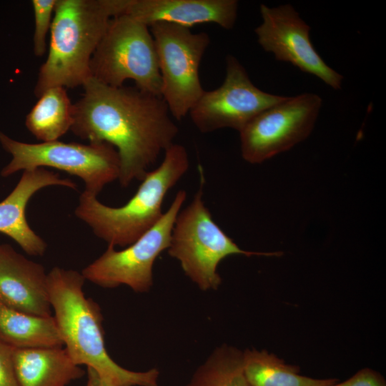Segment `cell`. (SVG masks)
I'll return each mask as SVG.
<instances>
[{"label": "cell", "instance_id": "1", "mask_svg": "<svg viewBox=\"0 0 386 386\" xmlns=\"http://www.w3.org/2000/svg\"><path fill=\"white\" fill-rule=\"evenodd\" d=\"M83 86V96L74 104L70 130L90 143L106 142L116 149L123 187L142 181L179 132L166 103L136 86H111L92 76Z\"/></svg>", "mask_w": 386, "mask_h": 386}, {"label": "cell", "instance_id": "2", "mask_svg": "<svg viewBox=\"0 0 386 386\" xmlns=\"http://www.w3.org/2000/svg\"><path fill=\"white\" fill-rule=\"evenodd\" d=\"M81 273L54 267L47 273V287L54 317L68 355L77 365L93 369L112 386H158L159 371L135 372L116 363L104 342L99 305L86 297Z\"/></svg>", "mask_w": 386, "mask_h": 386}, {"label": "cell", "instance_id": "3", "mask_svg": "<svg viewBox=\"0 0 386 386\" xmlns=\"http://www.w3.org/2000/svg\"><path fill=\"white\" fill-rule=\"evenodd\" d=\"M129 0H56L47 58L34 87L39 97L54 86H83L90 61L111 19L125 13Z\"/></svg>", "mask_w": 386, "mask_h": 386}, {"label": "cell", "instance_id": "4", "mask_svg": "<svg viewBox=\"0 0 386 386\" xmlns=\"http://www.w3.org/2000/svg\"><path fill=\"white\" fill-rule=\"evenodd\" d=\"M189 167V159L185 147L174 143L164 152L160 165L147 173L137 192L123 206L105 205L96 197L84 192L79 197L75 215L108 245L126 247L160 219L166 194L187 172Z\"/></svg>", "mask_w": 386, "mask_h": 386}, {"label": "cell", "instance_id": "5", "mask_svg": "<svg viewBox=\"0 0 386 386\" xmlns=\"http://www.w3.org/2000/svg\"><path fill=\"white\" fill-rule=\"evenodd\" d=\"M204 177L191 202L178 213L172 231L168 254L176 259L185 275L202 291L217 290L222 283L219 262L228 256H280L241 249L213 220L203 200Z\"/></svg>", "mask_w": 386, "mask_h": 386}, {"label": "cell", "instance_id": "6", "mask_svg": "<svg viewBox=\"0 0 386 386\" xmlns=\"http://www.w3.org/2000/svg\"><path fill=\"white\" fill-rule=\"evenodd\" d=\"M149 28L127 14L113 17L91 59V76L116 87L132 79L139 89L161 96L158 59Z\"/></svg>", "mask_w": 386, "mask_h": 386}, {"label": "cell", "instance_id": "7", "mask_svg": "<svg viewBox=\"0 0 386 386\" xmlns=\"http://www.w3.org/2000/svg\"><path fill=\"white\" fill-rule=\"evenodd\" d=\"M0 143L11 155L1 175L9 177L20 170L51 167L79 177L84 192L96 197L109 183L118 179L120 161L116 149L106 142L83 144L59 140L37 144L14 140L0 132Z\"/></svg>", "mask_w": 386, "mask_h": 386}, {"label": "cell", "instance_id": "8", "mask_svg": "<svg viewBox=\"0 0 386 386\" xmlns=\"http://www.w3.org/2000/svg\"><path fill=\"white\" fill-rule=\"evenodd\" d=\"M149 29L161 76V96L171 116L180 120L189 113L204 91L199 69L210 43L209 36L166 22L154 23Z\"/></svg>", "mask_w": 386, "mask_h": 386}, {"label": "cell", "instance_id": "9", "mask_svg": "<svg viewBox=\"0 0 386 386\" xmlns=\"http://www.w3.org/2000/svg\"><path fill=\"white\" fill-rule=\"evenodd\" d=\"M186 198L184 190L178 191L157 223L124 249L108 245L99 257L82 269L85 279L104 288L125 285L137 293L148 292L154 284L155 260L169 247L176 217Z\"/></svg>", "mask_w": 386, "mask_h": 386}, {"label": "cell", "instance_id": "10", "mask_svg": "<svg viewBox=\"0 0 386 386\" xmlns=\"http://www.w3.org/2000/svg\"><path fill=\"white\" fill-rule=\"evenodd\" d=\"M322 100L312 93L287 97L263 110L239 132L242 158L260 164L304 141L312 132Z\"/></svg>", "mask_w": 386, "mask_h": 386}, {"label": "cell", "instance_id": "11", "mask_svg": "<svg viewBox=\"0 0 386 386\" xmlns=\"http://www.w3.org/2000/svg\"><path fill=\"white\" fill-rule=\"evenodd\" d=\"M285 98L257 88L239 60L227 55L222 84L214 90L204 91L189 114L202 133L223 128L239 132L259 113Z\"/></svg>", "mask_w": 386, "mask_h": 386}, {"label": "cell", "instance_id": "12", "mask_svg": "<svg viewBox=\"0 0 386 386\" xmlns=\"http://www.w3.org/2000/svg\"><path fill=\"white\" fill-rule=\"evenodd\" d=\"M262 24L254 32L257 41L278 61L291 63L302 71L320 79L334 89L342 86L343 76L320 57L310 38V27L291 4L259 7Z\"/></svg>", "mask_w": 386, "mask_h": 386}, {"label": "cell", "instance_id": "13", "mask_svg": "<svg viewBox=\"0 0 386 386\" xmlns=\"http://www.w3.org/2000/svg\"><path fill=\"white\" fill-rule=\"evenodd\" d=\"M0 304L33 315L52 313L44 266L8 244H0Z\"/></svg>", "mask_w": 386, "mask_h": 386}, {"label": "cell", "instance_id": "14", "mask_svg": "<svg viewBox=\"0 0 386 386\" xmlns=\"http://www.w3.org/2000/svg\"><path fill=\"white\" fill-rule=\"evenodd\" d=\"M54 185L76 189L71 179L61 178L58 173L44 168H37L24 171L15 188L0 202V233L14 240L29 255L43 256L47 244L29 225L26 206L39 190Z\"/></svg>", "mask_w": 386, "mask_h": 386}, {"label": "cell", "instance_id": "15", "mask_svg": "<svg viewBox=\"0 0 386 386\" xmlns=\"http://www.w3.org/2000/svg\"><path fill=\"white\" fill-rule=\"evenodd\" d=\"M236 0H129L124 14L147 26L166 22L187 28L214 23L225 29L234 26Z\"/></svg>", "mask_w": 386, "mask_h": 386}, {"label": "cell", "instance_id": "16", "mask_svg": "<svg viewBox=\"0 0 386 386\" xmlns=\"http://www.w3.org/2000/svg\"><path fill=\"white\" fill-rule=\"evenodd\" d=\"M13 362L20 386H66L85 374L62 347L14 348Z\"/></svg>", "mask_w": 386, "mask_h": 386}, {"label": "cell", "instance_id": "17", "mask_svg": "<svg viewBox=\"0 0 386 386\" xmlns=\"http://www.w3.org/2000/svg\"><path fill=\"white\" fill-rule=\"evenodd\" d=\"M0 341L15 349L64 345L54 316L26 314L9 309L1 304Z\"/></svg>", "mask_w": 386, "mask_h": 386}, {"label": "cell", "instance_id": "18", "mask_svg": "<svg viewBox=\"0 0 386 386\" xmlns=\"http://www.w3.org/2000/svg\"><path fill=\"white\" fill-rule=\"evenodd\" d=\"M243 354L244 370L251 386H330L339 382L301 375L298 366L287 364L265 350L246 349Z\"/></svg>", "mask_w": 386, "mask_h": 386}, {"label": "cell", "instance_id": "19", "mask_svg": "<svg viewBox=\"0 0 386 386\" xmlns=\"http://www.w3.org/2000/svg\"><path fill=\"white\" fill-rule=\"evenodd\" d=\"M26 117L27 129L42 142L59 140L74 121V104L66 90L54 86L46 90Z\"/></svg>", "mask_w": 386, "mask_h": 386}, {"label": "cell", "instance_id": "20", "mask_svg": "<svg viewBox=\"0 0 386 386\" xmlns=\"http://www.w3.org/2000/svg\"><path fill=\"white\" fill-rule=\"evenodd\" d=\"M186 386H251L244 370V354L222 344L194 371Z\"/></svg>", "mask_w": 386, "mask_h": 386}, {"label": "cell", "instance_id": "21", "mask_svg": "<svg viewBox=\"0 0 386 386\" xmlns=\"http://www.w3.org/2000/svg\"><path fill=\"white\" fill-rule=\"evenodd\" d=\"M56 0H33L34 14V52L37 56L44 55L46 50V36L50 31L52 15Z\"/></svg>", "mask_w": 386, "mask_h": 386}, {"label": "cell", "instance_id": "22", "mask_svg": "<svg viewBox=\"0 0 386 386\" xmlns=\"http://www.w3.org/2000/svg\"><path fill=\"white\" fill-rule=\"evenodd\" d=\"M14 349L0 341V386H20L14 371Z\"/></svg>", "mask_w": 386, "mask_h": 386}, {"label": "cell", "instance_id": "23", "mask_svg": "<svg viewBox=\"0 0 386 386\" xmlns=\"http://www.w3.org/2000/svg\"><path fill=\"white\" fill-rule=\"evenodd\" d=\"M330 386H386L385 378L377 371L370 368L359 370L350 378Z\"/></svg>", "mask_w": 386, "mask_h": 386}, {"label": "cell", "instance_id": "24", "mask_svg": "<svg viewBox=\"0 0 386 386\" xmlns=\"http://www.w3.org/2000/svg\"><path fill=\"white\" fill-rule=\"evenodd\" d=\"M87 382L86 386H112L100 377V376L90 367H87Z\"/></svg>", "mask_w": 386, "mask_h": 386}]
</instances>
